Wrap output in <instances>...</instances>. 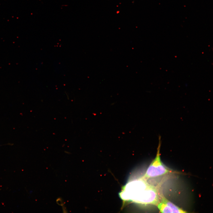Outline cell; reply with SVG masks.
I'll return each mask as SVG.
<instances>
[{
  "label": "cell",
  "instance_id": "1",
  "mask_svg": "<svg viewBox=\"0 0 213 213\" xmlns=\"http://www.w3.org/2000/svg\"><path fill=\"white\" fill-rule=\"evenodd\" d=\"M151 190V185L143 177L130 181L122 188L119 195L124 201H131L143 204L146 201Z\"/></svg>",
  "mask_w": 213,
  "mask_h": 213
},
{
  "label": "cell",
  "instance_id": "2",
  "mask_svg": "<svg viewBox=\"0 0 213 213\" xmlns=\"http://www.w3.org/2000/svg\"><path fill=\"white\" fill-rule=\"evenodd\" d=\"M161 145V137L159 136L156 157L149 166L143 177L147 180L149 178L159 177L172 172V171L161 161L160 153Z\"/></svg>",
  "mask_w": 213,
  "mask_h": 213
},
{
  "label": "cell",
  "instance_id": "3",
  "mask_svg": "<svg viewBox=\"0 0 213 213\" xmlns=\"http://www.w3.org/2000/svg\"><path fill=\"white\" fill-rule=\"evenodd\" d=\"M160 201L157 207L162 213H185L187 212L168 200L162 192L159 193Z\"/></svg>",
  "mask_w": 213,
  "mask_h": 213
}]
</instances>
